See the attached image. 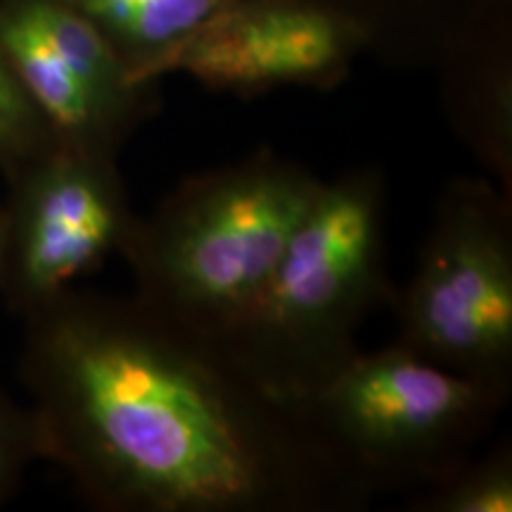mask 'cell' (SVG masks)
Instances as JSON below:
<instances>
[{
  "label": "cell",
  "instance_id": "cell-3",
  "mask_svg": "<svg viewBox=\"0 0 512 512\" xmlns=\"http://www.w3.org/2000/svg\"><path fill=\"white\" fill-rule=\"evenodd\" d=\"M387 183L377 166L323 181L271 278L221 344L268 394L297 403L354 358L363 323L392 299Z\"/></svg>",
  "mask_w": 512,
  "mask_h": 512
},
{
  "label": "cell",
  "instance_id": "cell-8",
  "mask_svg": "<svg viewBox=\"0 0 512 512\" xmlns=\"http://www.w3.org/2000/svg\"><path fill=\"white\" fill-rule=\"evenodd\" d=\"M366 55L354 24L316 0H230L164 64L235 98L306 88L335 91Z\"/></svg>",
  "mask_w": 512,
  "mask_h": 512
},
{
  "label": "cell",
  "instance_id": "cell-14",
  "mask_svg": "<svg viewBox=\"0 0 512 512\" xmlns=\"http://www.w3.org/2000/svg\"><path fill=\"white\" fill-rule=\"evenodd\" d=\"M38 460L43 453L31 408L0 389V505L15 496Z\"/></svg>",
  "mask_w": 512,
  "mask_h": 512
},
{
  "label": "cell",
  "instance_id": "cell-2",
  "mask_svg": "<svg viewBox=\"0 0 512 512\" xmlns=\"http://www.w3.org/2000/svg\"><path fill=\"white\" fill-rule=\"evenodd\" d=\"M320 185L304 164L268 147L183 178L138 216L121 249L133 294L221 342L271 278Z\"/></svg>",
  "mask_w": 512,
  "mask_h": 512
},
{
  "label": "cell",
  "instance_id": "cell-11",
  "mask_svg": "<svg viewBox=\"0 0 512 512\" xmlns=\"http://www.w3.org/2000/svg\"><path fill=\"white\" fill-rule=\"evenodd\" d=\"M100 31L131 74L162 83L164 64L185 38L230 0H64Z\"/></svg>",
  "mask_w": 512,
  "mask_h": 512
},
{
  "label": "cell",
  "instance_id": "cell-12",
  "mask_svg": "<svg viewBox=\"0 0 512 512\" xmlns=\"http://www.w3.org/2000/svg\"><path fill=\"white\" fill-rule=\"evenodd\" d=\"M418 512H510L512 448L501 444L479 460H467L415 498Z\"/></svg>",
  "mask_w": 512,
  "mask_h": 512
},
{
  "label": "cell",
  "instance_id": "cell-10",
  "mask_svg": "<svg viewBox=\"0 0 512 512\" xmlns=\"http://www.w3.org/2000/svg\"><path fill=\"white\" fill-rule=\"evenodd\" d=\"M354 24L366 55L403 72H434L448 50L512 0H316Z\"/></svg>",
  "mask_w": 512,
  "mask_h": 512
},
{
  "label": "cell",
  "instance_id": "cell-6",
  "mask_svg": "<svg viewBox=\"0 0 512 512\" xmlns=\"http://www.w3.org/2000/svg\"><path fill=\"white\" fill-rule=\"evenodd\" d=\"M3 181L0 302L17 318L119 256L136 226L119 157L55 140Z\"/></svg>",
  "mask_w": 512,
  "mask_h": 512
},
{
  "label": "cell",
  "instance_id": "cell-4",
  "mask_svg": "<svg viewBox=\"0 0 512 512\" xmlns=\"http://www.w3.org/2000/svg\"><path fill=\"white\" fill-rule=\"evenodd\" d=\"M510 394L399 342L358 351L292 403L370 496L437 484L472 458Z\"/></svg>",
  "mask_w": 512,
  "mask_h": 512
},
{
  "label": "cell",
  "instance_id": "cell-7",
  "mask_svg": "<svg viewBox=\"0 0 512 512\" xmlns=\"http://www.w3.org/2000/svg\"><path fill=\"white\" fill-rule=\"evenodd\" d=\"M0 46L62 145L119 157L162 110V83L136 79L64 0H0Z\"/></svg>",
  "mask_w": 512,
  "mask_h": 512
},
{
  "label": "cell",
  "instance_id": "cell-1",
  "mask_svg": "<svg viewBox=\"0 0 512 512\" xmlns=\"http://www.w3.org/2000/svg\"><path fill=\"white\" fill-rule=\"evenodd\" d=\"M22 325L43 460L95 510L358 512L373 498L297 406L136 294L76 285Z\"/></svg>",
  "mask_w": 512,
  "mask_h": 512
},
{
  "label": "cell",
  "instance_id": "cell-9",
  "mask_svg": "<svg viewBox=\"0 0 512 512\" xmlns=\"http://www.w3.org/2000/svg\"><path fill=\"white\" fill-rule=\"evenodd\" d=\"M434 72L451 131L512 197V12L465 36Z\"/></svg>",
  "mask_w": 512,
  "mask_h": 512
},
{
  "label": "cell",
  "instance_id": "cell-5",
  "mask_svg": "<svg viewBox=\"0 0 512 512\" xmlns=\"http://www.w3.org/2000/svg\"><path fill=\"white\" fill-rule=\"evenodd\" d=\"M389 302L401 347L512 394V197L484 178H451L413 278Z\"/></svg>",
  "mask_w": 512,
  "mask_h": 512
},
{
  "label": "cell",
  "instance_id": "cell-13",
  "mask_svg": "<svg viewBox=\"0 0 512 512\" xmlns=\"http://www.w3.org/2000/svg\"><path fill=\"white\" fill-rule=\"evenodd\" d=\"M55 143L0 46V176L8 178Z\"/></svg>",
  "mask_w": 512,
  "mask_h": 512
}]
</instances>
